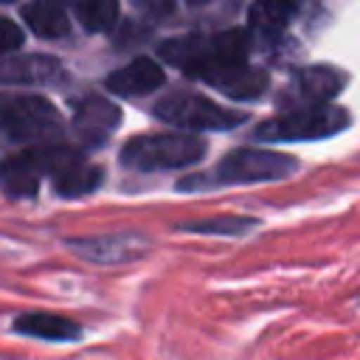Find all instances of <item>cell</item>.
<instances>
[{"label":"cell","mask_w":360,"mask_h":360,"mask_svg":"<svg viewBox=\"0 0 360 360\" xmlns=\"http://www.w3.org/2000/svg\"><path fill=\"white\" fill-rule=\"evenodd\" d=\"M45 172L37 155V146H25L22 152H14L3 160V191L17 200H31L39 191Z\"/></svg>","instance_id":"4fadbf2b"},{"label":"cell","mask_w":360,"mask_h":360,"mask_svg":"<svg viewBox=\"0 0 360 360\" xmlns=\"http://www.w3.org/2000/svg\"><path fill=\"white\" fill-rule=\"evenodd\" d=\"M298 172V160L273 152V149H253L242 146L228 152L208 174H191L177 188L183 191H197V188H214V186H245V183H276Z\"/></svg>","instance_id":"7a4b0ae2"},{"label":"cell","mask_w":360,"mask_h":360,"mask_svg":"<svg viewBox=\"0 0 360 360\" xmlns=\"http://www.w3.org/2000/svg\"><path fill=\"white\" fill-rule=\"evenodd\" d=\"M295 14V3L290 0H256L248 8V28L253 37L262 39H278L287 28V22Z\"/></svg>","instance_id":"9a60e30c"},{"label":"cell","mask_w":360,"mask_h":360,"mask_svg":"<svg viewBox=\"0 0 360 360\" xmlns=\"http://www.w3.org/2000/svg\"><path fill=\"white\" fill-rule=\"evenodd\" d=\"M70 253L93 264H127L138 262L152 250V239L141 231H115L101 236H70L65 239Z\"/></svg>","instance_id":"52a82bcc"},{"label":"cell","mask_w":360,"mask_h":360,"mask_svg":"<svg viewBox=\"0 0 360 360\" xmlns=\"http://www.w3.org/2000/svg\"><path fill=\"white\" fill-rule=\"evenodd\" d=\"M104 180V169L87 160H79L73 169H68L62 177L53 180V191L59 197H84L90 191H96Z\"/></svg>","instance_id":"ac0fdd59"},{"label":"cell","mask_w":360,"mask_h":360,"mask_svg":"<svg viewBox=\"0 0 360 360\" xmlns=\"http://www.w3.org/2000/svg\"><path fill=\"white\" fill-rule=\"evenodd\" d=\"M0 76H3L6 84H48V87H59V84H65L68 70L53 56L31 53V56H8L3 62Z\"/></svg>","instance_id":"8fae6325"},{"label":"cell","mask_w":360,"mask_h":360,"mask_svg":"<svg viewBox=\"0 0 360 360\" xmlns=\"http://www.w3.org/2000/svg\"><path fill=\"white\" fill-rule=\"evenodd\" d=\"M76 14L87 31H107L118 20V0H76Z\"/></svg>","instance_id":"d6986e66"},{"label":"cell","mask_w":360,"mask_h":360,"mask_svg":"<svg viewBox=\"0 0 360 360\" xmlns=\"http://www.w3.org/2000/svg\"><path fill=\"white\" fill-rule=\"evenodd\" d=\"M253 42L250 28H228L219 34H186L158 45L160 59L180 68L191 79H205L219 68L248 62Z\"/></svg>","instance_id":"6da1fadb"},{"label":"cell","mask_w":360,"mask_h":360,"mask_svg":"<svg viewBox=\"0 0 360 360\" xmlns=\"http://www.w3.org/2000/svg\"><path fill=\"white\" fill-rule=\"evenodd\" d=\"M186 3H191V6H200V3H211V0H186Z\"/></svg>","instance_id":"7402d4cb"},{"label":"cell","mask_w":360,"mask_h":360,"mask_svg":"<svg viewBox=\"0 0 360 360\" xmlns=\"http://www.w3.org/2000/svg\"><path fill=\"white\" fill-rule=\"evenodd\" d=\"M0 28H3V39H0V51H3V53H14L17 48H22V39H25V34L20 31V25H17L14 20L3 17Z\"/></svg>","instance_id":"ffe728a7"},{"label":"cell","mask_w":360,"mask_h":360,"mask_svg":"<svg viewBox=\"0 0 360 360\" xmlns=\"http://www.w3.org/2000/svg\"><path fill=\"white\" fill-rule=\"evenodd\" d=\"M346 84V73H340L332 65H307L298 68L290 79V84L284 87V93L278 96L281 107H312V104H326L332 101Z\"/></svg>","instance_id":"ba28073f"},{"label":"cell","mask_w":360,"mask_h":360,"mask_svg":"<svg viewBox=\"0 0 360 360\" xmlns=\"http://www.w3.org/2000/svg\"><path fill=\"white\" fill-rule=\"evenodd\" d=\"M22 20L42 39H59L70 34V20L59 0H28L22 6Z\"/></svg>","instance_id":"2e32d148"},{"label":"cell","mask_w":360,"mask_h":360,"mask_svg":"<svg viewBox=\"0 0 360 360\" xmlns=\"http://www.w3.org/2000/svg\"><path fill=\"white\" fill-rule=\"evenodd\" d=\"M152 112L163 124H172L186 132H219V129H233V127L245 124V112L228 110V107L211 101L208 96L186 93V90L163 96L152 107Z\"/></svg>","instance_id":"8992f818"},{"label":"cell","mask_w":360,"mask_h":360,"mask_svg":"<svg viewBox=\"0 0 360 360\" xmlns=\"http://www.w3.org/2000/svg\"><path fill=\"white\" fill-rule=\"evenodd\" d=\"M73 115H70V127L76 132V138L96 149V146H104L107 138L118 129L121 124V110L118 104H112L110 98L104 96H79L73 98L70 104Z\"/></svg>","instance_id":"9c48e42d"},{"label":"cell","mask_w":360,"mask_h":360,"mask_svg":"<svg viewBox=\"0 0 360 360\" xmlns=\"http://www.w3.org/2000/svg\"><path fill=\"white\" fill-rule=\"evenodd\" d=\"M166 82L163 76V68L149 59V56H138L132 59L129 65L112 70L107 79H104V87L115 96H124V98H135V96H146V93H155L160 84Z\"/></svg>","instance_id":"30bf717a"},{"label":"cell","mask_w":360,"mask_h":360,"mask_svg":"<svg viewBox=\"0 0 360 360\" xmlns=\"http://www.w3.org/2000/svg\"><path fill=\"white\" fill-rule=\"evenodd\" d=\"M205 141L197 135L180 132H146L135 135L121 146V166L135 172H166V169H186L202 160Z\"/></svg>","instance_id":"3957f363"},{"label":"cell","mask_w":360,"mask_h":360,"mask_svg":"<svg viewBox=\"0 0 360 360\" xmlns=\"http://www.w3.org/2000/svg\"><path fill=\"white\" fill-rule=\"evenodd\" d=\"M352 124L349 112L338 104H312V107H295L276 118L262 121L253 129L256 141L267 143H284V141H315L343 132Z\"/></svg>","instance_id":"277c9868"},{"label":"cell","mask_w":360,"mask_h":360,"mask_svg":"<svg viewBox=\"0 0 360 360\" xmlns=\"http://www.w3.org/2000/svg\"><path fill=\"white\" fill-rule=\"evenodd\" d=\"M259 219L253 217H236V214H219V217H205V219H191V222H177L174 228L183 233H205V236H242L250 228H256Z\"/></svg>","instance_id":"e0dca14e"},{"label":"cell","mask_w":360,"mask_h":360,"mask_svg":"<svg viewBox=\"0 0 360 360\" xmlns=\"http://www.w3.org/2000/svg\"><path fill=\"white\" fill-rule=\"evenodd\" d=\"M3 132L11 143L34 146L53 143L65 132L59 110L45 96H6L3 98Z\"/></svg>","instance_id":"5b68a950"},{"label":"cell","mask_w":360,"mask_h":360,"mask_svg":"<svg viewBox=\"0 0 360 360\" xmlns=\"http://www.w3.org/2000/svg\"><path fill=\"white\" fill-rule=\"evenodd\" d=\"M290 3H295V6H298V0H290Z\"/></svg>","instance_id":"cb8c5ba5"},{"label":"cell","mask_w":360,"mask_h":360,"mask_svg":"<svg viewBox=\"0 0 360 360\" xmlns=\"http://www.w3.org/2000/svg\"><path fill=\"white\" fill-rule=\"evenodd\" d=\"M11 329L20 332V335H28V338H39V340H56V343H65V340H79L82 338V323L65 318V315H56V312H25V315H17L11 321Z\"/></svg>","instance_id":"5bb4252c"},{"label":"cell","mask_w":360,"mask_h":360,"mask_svg":"<svg viewBox=\"0 0 360 360\" xmlns=\"http://www.w3.org/2000/svg\"><path fill=\"white\" fill-rule=\"evenodd\" d=\"M3 3H14V0H3Z\"/></svg>","instance_id":"603a6c76"},{"label":"cell","mask_w":360,"mask_h":360,"mask_svg":"<svg viewBox=\"0 0 360 360\" xmlns=\"http://www.w3.org/2000/svg\"><path fill=\"white\" fill-rule=\"evenodd\" d=\"M205 84L217 87L219 93H225L228 98H236V101H248V98H259L264 90H267V73L250 62H236V65H228V68H219L214 70L211 76L202 79Z\"/></svg>","instance_id":"7c38bea8"},{"label":"cell","mask_w":360,"mask_h":360,"mask_svg":"<svg viewBox=\"0 0 360 360\" xmlns=\"http://www.w3.org/2000/svg\"><path fill=\"white\" fill-rule=\"evenodd\" d=\"M146 14H155V17H169L174 11V0H135Z\"/></svg>","instance_id":"44dd1931"}]
</instances>
